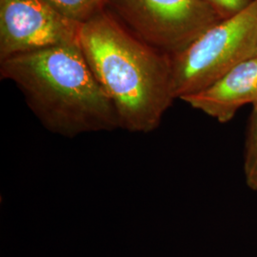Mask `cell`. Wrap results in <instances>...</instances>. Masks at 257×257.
Wrapping results in <instances>:
<instances>
[{"label": "cell", "instance_id": "52a82bcc", "mask_svg": "<svg viewBox=\"0 0 257 257\" xmlns=\"http://www.w3.org/2000/svg\"><path fill=\"white\" fill-rule=\"evenodd\" d=\"M65 18L82 24L105 7L106 0H46Z\"/></svg>", "mask_w": 257, "mask_h": 257}, {"label": "cell", "instance_id": "5b68a950", "mask_svg": "<svg viewBox=\"0 0 257 257\" xmlns=\"http://www.w3.org/2000/svg\"><path fill=\"white\" fill-rule=\"evenodd\" d=\"M81 24L46 0H0V61L62 45H79Z\"/></svg>", "mask_w": 257, "mask_h": 257}, {"label": "cell", "instance_id": "3957f363", "mask_svg": "<svg viewBox=\"0 0 257 257\" xmlns=\"http://www.w3.org/2000/svg\"><path fill=\"white\" fill-rule=\"evenodd\" d=\"M257 37V0L207 30L172 56L175 99L201 92L235 66L251 58Z\"/></svg>", "mask_w": 257, "mask_h": 257}, {"label": "cell", "instance_id": "6da1fadb", "mask_svg": "<svg viewBox=\"0 0 257 257\" xmlns=\"http://www.w3.org/2000/svg\"><path fill=\"white\" fill-rule=\"evenodd\" d=\"M78 44L115 108L120 128L156 131L175 99L172 56L149 46L104 10L81 24Z\"/></svg>", "mask_w": 257, "mask_h": 257}, {"label": "cell", "instance_id": "ba28073f", "mask_svg": "<svg viewBox=\"0 0 257 257\" xmlns=\"http://www.w3.org/2000/svg\"><path fill=\"white\" fill-rule=\"evenodd\" d=\"M252 106L245 143L244 174L247 186L257 192V101Z\"/></svg>", "mask_w": 257, "mask_h": 257}, {"label": "cell", "instance_id": "7a4b0ae2", "mask_svg": "<svg viewBox=\"0 0 257 257\" xmlns=\"http://www.w3.org/2000/svg\"><path fill=\"white\" fill-rule=\"evenodd\" d=\"M0 77L14 83L50 133L66 138L120 128L112 102L79 45H62L0 61Z\"/></svg>", "mask_w": 257, "mask_h": 257}, {"label": "cell", "instance_id": "8992f818", "mask_svg": "<svg viewBox=\"0 0 257 257\" xmlns=\"http://www.w3.org/2000/svg\"><path fill=\"white\" fill-rule=\"evenodd\" d=\"M181 100L219 123H228L237 110L257 101V57L235 66L201 92Z\"/></svg>", "mask_w": 257, "mask_h": 257}, {"label": "cell", "instance_id": "9c48e42d", "mask_svg": "<svg viewBox=\"0 0 257 257\" xmlns=\"http://www.w3.org/2000/svg\"><path fill=\"white\" fill-rule=\"evenodd\" d=\"M222 19H229L247 8L252 0H204Z\"/></svg>", "mask_w": 257, "mask_h": 257}, {"label": "cell", "instance_id": "277c9868", "mask_svg": "<svg viewBox=\"0 0 257 257\" xmlns=\"http://www.w3.org/2000/svg\"><path fill=\"white\" fill-rule=\"evenodd\" d=\"M106 5L132 34L171 56L223 20L204 0H106Z\"/></svg>", "mask_w": 257, "mask_h": 257}, {"label": "cell", "instance_id": "30bf717a", "mask_svg": "<svg viewBox=\"0 0 257 257\" xmlns=\"http://www.w3.org/2000/svg\"><path fill=\"white\" fill-rule=\"evenodd\" d=\"M252 57H257V37L255 44H254V47H253V51H252V54H251V58Z\"/></svg>", "mask_w": 257, "mask_h": 257}]
</instances>
